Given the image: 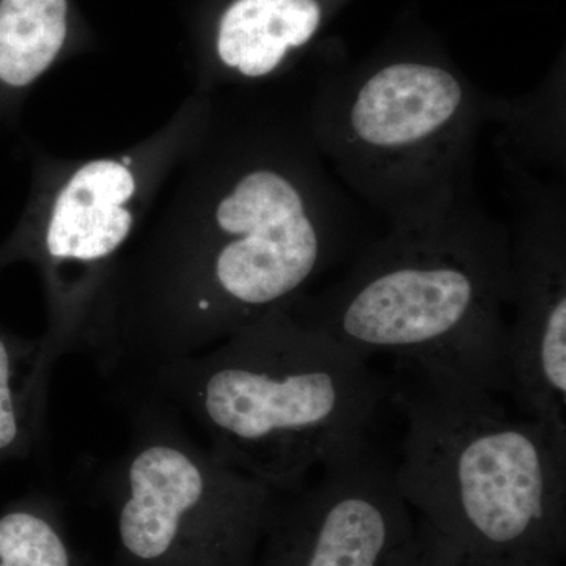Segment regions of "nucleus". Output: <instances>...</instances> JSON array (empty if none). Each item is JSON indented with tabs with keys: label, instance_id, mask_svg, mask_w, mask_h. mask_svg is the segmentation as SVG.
I'll list each match as a JSON object with an SVG mask.
<instances>
[{
	"label": "nucleus",
	"instance_id": "2",
	"mask_svg": "<svg viewBox=\"0 0 566 566\" xmlns=\"http://www.w3.org/2000/svg\"><path fill=\"white\" fill-rule=\"evenodd\" d=\"M367 363L286 305L139 376L137 392L191 420L230 468L290 493L367 444L386 392Z\"/></svg>",
	"mask_w": 566,
	"mask_h": 566
},
{
	"label": "nucleus",
	"instance_id": "10",
	"mask_svg": "<svg viewBox=\"0 0 566 566\" xmlns=\"http://www.w3.org/2000/svg\"><path fill=\"white\" fill-rule=\"evenodd\" d=\"M93 44L76 0H0V125L17 122L39 82Z\"/></svg>",
	"mask_w": 566,
	"mask_h": 566
},
{
	"label": "nucleus",
	"instance_id": "1",
	"mask_svg": "<svg viewBox=\"0 0 566 566\" xmlns=\"http://www.w3.org/2000/svg\"><path fill=\"white\" fill-rule=\"evenodd\" d=\"M210 98L203 128L122 262L114 376L139 378L218 345L300 300L364 245L303 106L270 87Z\"/></svg>",
	"mask_w": 566,
	"mask_h": 566
},
{
	"label": "nucleus",
	"instance_id": "14",
	"mask_svg": "<svg viewBox=\"0 0 566 566\" xmlns=\"http://www.w3.org/2000/svg\"><path fill=\"white\" fill-rule=\"evenodd\" d=\"M386 566H562L560 562L494 556L480 553L439 534L420 520L411 536L395 551Z\"/></svg>",
	"mask_w": 566,
	"mask_h": 566
},
{
	"label": "nucleus",
	"instance_id": "5",
	"mask_svg": "<svg viewBox=\"0 0 566 566\" xmlns=\"http://www.w3.org/2000/svg\"><path fill=\"white\" fill-rule=\"evenodd\" d=\"M210 106V96L191 93L158 132L111 155L33 150L28 200L0 243V271L29 263L39 273L46 305L41 342L52 364L77 354L112 378L122 262Z\"/></svg>",
	"mask_w": 566,
	"mask_h": 566
},
{
	"label": "nucleus",
	"instance_id": "7",
	"mask_svg": "<svg viewBox=\"0 0 566 566\" xmlns=\"http://www.w3.org/2000/svg\"><path fill=\"white\" fill-rule=\"evenodd\" d=\"M132 433L99 476L112 566H255L277 491L230 468L170 406L137 392Z\"/></svg>",
	"mask_w": 566,
	"mask_h": 566
},
{
	"label": "nucleus",
	"instance_id": "9",
	"mask_svg": "<svg viewBox=\"0 0 566 566\" xmlns=\"http://www.w3.org/2000/svg\"><path fill=\"white\" fill-rule=\"evenodd\" d=\"M415 526L394 465L367 442L279 493L255 566H386Z\"/></svg>",
	"mask_w": 566,
	"mask_h": 566
},
{
	"label": "nucleus",
	"instance_id": "3",
	"mask_svg": "<svg viewBox=\"0 0 566 566\" xmlns=\"http://www.w3.org/2000/svg\"><path fill=\"white\" fill-rule=\"evenodd\" d=\"M510 232L475 199L433 221L389 227L344 274L289 305L308 327L368 360L442 371L506 392Z\"/></svg>",
	"mask_w": 566,
	"mask_h": 566
},
{
	"label": "nucleus",
	"instance_id": "11",
	"mask_svg": "<svg viewBox=\"0 0 566 566\" xmlns=\"http://www.w3.org/2000/svg\"><path fill=\"white\" fill-rule=\"evenodd\" d=\"M52 368L41 337L0 324V465L25 460L46 441Z\"/></svg>",
	"mask_w": 566,
	"mask_h": 566
},
{
	"label": "nucleus",
	"instance_id": "13",
	"mask_svg": "<svg viewBox=\"0 0 566 566\" xmlns=\"http://www.w3.org/2000/svg\"><path fill=\"white\" fill-rule=\"evenodd\" d=\"M0 566H77L57 497L31 493L3 506Z\"/></svg>",
	"mask_w": 566,
	"mask_h": 566
},
{
	"label": "nucleus",
	"instance_id": "12",
	"mask_svg": "<svg viewBox=\"0 0 566 566\" xmlns=\"http://www.w3.org/2000/svg\"><path fill=\"white\" fill-rule=\"evenodd\" d=\"M566 84L556 73L520 98H491L490 123L501 126L497 148L528 166L547 167L566 175Z\"/></svg>",
	"mask_w": 566,
	"mask_h": 566
},
{
	"label": "nucleus",
	"instance_id": "8",
	"mask_svg": "<svg viewBox=\"0 0 566 566\" xmlns=\"http://www.w3.org/2000/svg\"><path fill=\"white\" fill-rule=\"evenodd\" d=\"M499 150L515 203L510 232L506 392L566 455V182Z\"/></svg>",
	"mask_w": 566,
	"mask_h": 566
},
{
	"label": "nucleus",
	"instance_id": "6",
	"mask_svg": "<svg viewBox=\"0 0 566 566\" xmlns=\"http://www.w3.org/2000/svg\"><path fill=\"white\" fill-rule=\"evenodd\" d=\"M491 98L450 63L405 54L327 74L301 106L349 196L389 227H406L475 199L476 140Z\"/></svg>",
	"mask_w": 566,
	"mask_h": 566
},
{
	"label": "nucleus",
	"instance_id": "4",
	"mask_svg": "<svg viewBox=\"0 0 566 566\" xmlns=\"http://www.w3.org/2000/svg\"><path fill=\"white\" fill-rule=\"evenodd\" d=\"M400 365L406 420L395 483L439 534L494 556L564 560L566 455L482 387Z\"/></svg>",
	"mask_w": 566,
	"mask_h": 566
}]
</instances>
